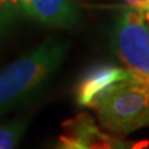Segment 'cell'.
<instances>
[{"instance_id": "cell-5", "label": "cell", "mask_w": 149, "mask_h": 149, "mask_svg": "<svg viewBox=\"0 0 149 149\" xmlns=\"http://www.w3.org/2000/svg\"><path fill=\"white\" fill-rule=\"evenodd\" d=\"M133 72L126 66H115L109 64L95 65L86 70L74 87V101L80 108L94 109L101 97L113 84L128 79Z\"/></svg>"}, {"instance_id": "cell-9", "label": "cell", "mask_w": 149, "mask_h": 149, "mask_svg": "<svg viewBox=\"0 0 149 149\" xmlns=\"http://www.w3.org/2000/svg\"><path fill=\"white\" fill-rule=\"evenodd\" d=\"M0 11H10V13H17L25 17L22 11L21 0H0Z\"/></svg>"}, {"instance_id": "cell-1", "label": "cell", "mask_w": 149, "mask_h": 149, "mask_svg": "<svg viewBox=\"0 0 149 149\" xmlns=\"http://www.w3.org/2000/svg\"><path fill=\"white\" fill-rule=\"evenodd\" d=\"M69 44L48 37L32 51L0 69V116L37 97L61 68Z\"/></svg>"}, {"instance_id": "cell-8", "label": "cell", "mask_w": 149, "mask_h": 149, "mask_svg": "<svg viewBox=\"0 0 149 149\" xmlns=\"http://www.w3.org/2000/svg\"><path fill=\"white\" fill-rule=\"evenodd\" d=\"M22 18H26V17L17 13H10V11H0V36L4 35Z\"/></svg>"}, {"instance_id": "cell-10", "label": "cell", "mask_w": 149, "mask_h": 149, "mask_svg": "<svg viewBox=\"0 0 149 149\" xmlns=\"http://www.w3.org/2000/svg\"><path fill=\"white\" fill-rule=\"evenodd\" d=\"M130 7L141 11L149 21V0H124Z\"/></svg>"}, {"instance_id": "cell-3", "label": "cell", "mask_w": 149, "mask_h": 149, "mask_svg": "<svg viewBox=\"0 0 149 149\" xmlns=\"http://www.w3.org/2000/svg\"><path fill=\"white\" fill-rule=\"evenodd\" d=\"M112 46L133 73L149 77V21L141 11L126 7L112 31Z\"/></svg>"}, {"instance_id": "cell-7", "label": "cell", "mask_w": 149, "mask_h": 149, "mask_svg": "<svg viewBox=\"0 0 149 149\" xmlns=\"http://www.w3.org/2000/svg\"><path fill=\"white\" fill-rule=\"evenodd\" d=\"M31 119L28 116L17 117L11 122L0 126V149H14L22 134L29 126Z\"/></svg>"}, {"instance_id": "cell-6", "label": "cell", "mask_w": 149, "mask_h": 149, "mask_svg": "<svg viewBox=\"0 0 149 149\" xmlns=\"http://www.w3.org/2000/svg\"><path fill=\"white\" fill-rule=\"evenodd\" d=\"M25 17L50 28L77 26L81 22V10L76 0H21Z\"/></svg>"}, {"instance_id": "cell-4", "label": "cell", "mask_w": 149, "mask_h": 149, "mask_svg": "<svg viewBox=\"0 0 149 149\" xmlns=\"http://www.w3.org/2000/svg\"><path fill=\"white\" fill-rule=\"evenodd\" d=\"M62 128L54 149H149L146 141H126L122 135L101 130L87 113L64 122Z\"/></svg>"}, {"instance_id": "cell-2", "label": "cell", "mask_w": 149, "mask_h": 149, "mask_svg": "<svg viewBox=\"0 0 149 149\" xmlns=\"http://www.w3.org/2000/svg\"><path fill=\"white\" fill-rule=\"evenodd\" d=\"M98 122L109 133L128 135L149 126V77L133 73L113 84L94 107Z\"/></svg>"}]
</instances>
